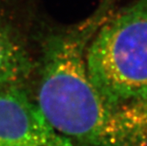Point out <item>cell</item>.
Masks as SVG:
<instances>
[{
	"mask_svg": "<svg viewBox=\"0 0 147 146\" xmlns=\"http://www.w3.org/2000/svg\"><path fill=\"white\" fill-rule=\"evenodd\" d=\"M107 14V8L99 5L71 25H50L42 19L35 34L40 48L35 102L74 146H146L102 98L86 70L87 44Z\"/></svg>",
	"mask_w": 147,
	"mask_h": 146,
	"instance_id": "cell-1",
	"label": "cell"
},
{
	"mask_svg": "<svg viewBox=\"0 0 147 146\" xmlns=\"http://www.w3.org/2000/svg\"><path fill=\"white\" fill-rule=\"evenodd\" d=\"M91 82L122 114L147 104V0L114 7L91 37L85 54Z\"/></svg>",
	"mask_w": 147,
	"mask_h": 146,
	"instance_id": "cell-2",
	"label": "cell"
},
{
	"mask_svg": "<svg viewBox=\"0 0 147 146\" xmlns=\"http://www.w3.org/2000/svg\"><path fill=\"white\" fill-rule=\"evenodd\" d=\"M41 17L26 0H0V88L23 84L32 73L30 42Z\"/></svg>",
	"mask_w": 147,
	"mask_h": 146,
	"instance_id": "cell-3",
	"label": "cell"
},
{
	"mask_svg": "<svg viewBox=\"0 0 147 146\" xmlns=\"http://www.w3.org/2000/svg\"><path fill=\"white\" fill-rule=\"evenodd\" d=\"M0 146H74L53 127L22 84L0 88Z\"/></svg>",
	"mask_w": 147,
	"mask_h": 146,
	"instance_id": "cell-4",
	"label": "cell"
},
{
	"mask_svg": "<svg viewBox=\"0 0 147 146\" xmlns=\"http://www.w3.org/2000/svg\"><path fill=\"white\" fill-rule=\"evenodd\" d=\"M127 117L147 143V104L139 110L127 115Z\"/></svg>",
	"mask_w": 147,
	"mask_h": 146,
	"instance_id": "cell-5",
	"label": "cell"
}]
</instances>
